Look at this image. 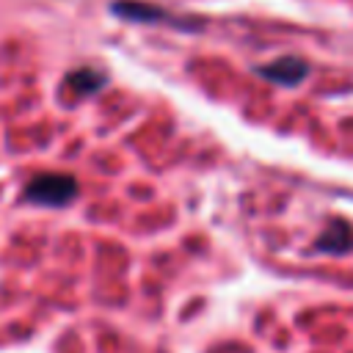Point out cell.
<instances>
[{"instance_id":"1","label":"cell","mask_w":353,"mask_h":353,"mask_svg":"<svg viewBox=\"0 0 353 353\" xmlns=\"http://www.w3.org/2000/svg\"><path fill=\"white\" fill-rule=\"evenodd\" d=\"M74 196L77 179L69 174H39L22 190V199L39 207H66L74 201Z\"/></svg>"},{"instance_id":"2","label":"cell","mask_w":353,"mask_h":353,"mask_svg":"<svg viewBox=\"0 0 353 353\" xmlns=\"http://www.w3.org/2000/svg\"><path fill=\"white\" fill-rule=\"evenodd\" d=\"M256 74L270 80V83H279V85H298L309 74V63L303 58L284 55V58H276L265 66H256Z\"/></svg>"},{"instance_id":"3","label":"cell","mask_w":353,"mask_h":353,"mask_svg":"<svg viewBox=\"0 0 353 353\" xmlns=\"http://www.w3.org/2000/svg\"><path fill=\"white\" fill-rule=\"evenodd\" d=\"M116 17H124V19H132V22H165V25H176V28H185V22L157 6H149V3H138V0H119L113 3L110 8Z\"/></svg>"},{"instance_id":"4","label":"cell","mask_w":353,"mask_h":353,"mask_svg":"<svg viewBox=\"0 0 353 353\" xmlns=\"http://www.w3.org/2000/svg\"><path fill=\"white\" fill-rule=\"evenodd\" d=\"M317 248L320 251H331V254H345L353 248V229L345 221H334L320 237H317Z\"/></svg>"},{"instance_id":"5","label":"cell","mask_w":353,"mask_h":353,"mask_svg":"<svg viewBox=\"0 0 353 353\" xmlns=\"http://www.w3.org/2000/svg\"><path fill=\"white\" fill-rule=\"evenodd\" d=\"M105 85V74L91 69V66H83V69H74L69 77H66V88L77 97H88L94 91H99Z\"/></svg>"}]
</instances>
